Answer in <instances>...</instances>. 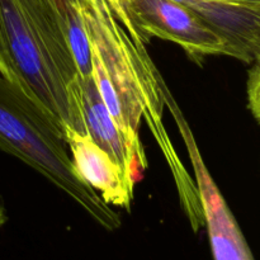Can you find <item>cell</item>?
I'll use <instances>...</instances> for the list:
<instances>
[{"label":"cell","mask_w":260,"mask_h":260,"mask_svg":"<svg viewBox=\"0 0 260 260\" xmlns=\"http://www.w3.org/2000/svg\"><path fill=\"white\" fill-rule=\"evenodd\" d=\"M124 9L147 40L157 37L177 43L193 60L228 56L221 36L200 15L175 0H129Z\"/></svg>","instance_id":"obj_3"},{"label":"cell","mask_w":260,"mask_h":260,"mask_svg":"<svg viewBox=\"0 0 260 260\" xmlns=\"http://www.w3.org/2000/svg\"><path fill=\"white\" fill-rule=\"evenodd\" d=\"M246 94L249 109L254 118L260 123V60L255 61L249 70Z\"/></svg>","instance_id":"obj_8"},{"label":"cell","mask_w":260,"mask_h":260,"mask_svg":"<svg viewBox=\"0 0 260 260\" xmlns=\"http://www.w3.org/2000/svg\"><path fill=\"white\" fill-rule=\"evenodd\" d=\"M66 20H68L69 42L78 65L80 79L88 78L93 71L91 43L80 13L71 0H66Z\"/></svg>","instance_id":"obj_7"},{"label":"cell","mask_w":260,"mask_h":260,"mask_svg":"<svg viewBox=\"0 0 260 260\" xmlns=\"http://www.w3.org/2000/svg\"><path fill=\"white\" fill-rule=\"evenodd\" d=\"M63 136L76 174L109 206L131 210L135 182L88 135L66 127Z\"/></svg>","instance_id":"obj_5"},{"label":"cell","mask_w":260,"mask_h":260,"mask_svg":"<svg viewBox=\"0 0 260 260\" xmlns=\"http://www.w3.org/2000/svg\"><path fill=\"white\" fill-rule=\"evenodd\" d=\"M81 90L86 135L136 182L137 170L147 168L146 155L139 151L121 131L104 106L93 75L81 79Z\"/></svg>","instance_id":"obj_6"},{"label":"cell","mask_w":260,"mask_h":260,"mask_svg":"<svg viewBox=\"0 0 260 260\" xmlns=\"http://www.w3.org/2000/svg\"><path fill=\"white\" fill-rule=\"evenodd\" d=\"M217 2L228 3V4L236 5V7L248 8V9L260 12V0H217Z\"/></svg>","instance_id":"obj_9"},{"label":"cell","mask_w":260,"mask_h":260,"mask_svg":"<svg viewBox=\"0 0 260 260\" xmlns=\"http://www.w3.org/2000/svg\"><path fill=\"white\" fill-rule=\"evenodd\" d=\"M0 151L40 173L108 231L121 226L116 211L75 172L61 127L0 75Z\"/></svg>","instance_id":"obj_2"},{"label":"cell","mask_w":260,"mask_h":260,"mask_svg":"<svg viewBox=\"0 0 260 260\" xmlns=\"http://www.w3.org/2000/svg\"><path fill=\"white\" fill-rule=\"evenodd\" d=\"M167 106L174 116L175 123L184 140L188 155L193 165L194 182L200 194L201 205L210 236L211 249L215 260H254L248 243L231 213L228 203L223 200L220 189L213 182L207 167L203 162L202 155L197 146L192 131L183 117L179 107L170 96Z\"/></svg>","instance_id":"obj_4"},{"label":"cell","mask_w":260,"mask_h":260,"mask_svg":"<svg viewBox=\"0 0 260 260\" xmlns=\"http://www.w3.org/2000/svg\"><path fill=\"white\" fill-rule=\"evenodd\" d=\"M0 75L61 129L86 135L83 90L68 37L66 0H0Z\"/></svg>","instance_id":"obj_1"},{"label":"cell","mask_w":260,"mask_h":260,"mask_svg":"<svg viewBox=\"0 0 260 260\" xmlns=\"http://www.w3.org/2000/svg\"><path fill=\"white\" fill-rule=\"evenodd\" d=\"M5 221H7V215H5V211L4 208H3V206L0 205V228L4 225Z\"/></svg>","instance_id":"obj_10"}]
</instances>
